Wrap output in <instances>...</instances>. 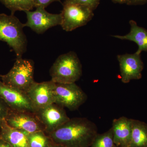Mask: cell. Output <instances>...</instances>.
Wrapping results in <instances>:
<instances>
[{"label":"cell","mask_w":147,"mask_h":147,"mask_svg":"<svg viewBox=\"0 0 147 147\" xmlns=\"http://www.w3.org/2000/svg\"><path fill=\"white\" fill-rule=\"evenodd\" d=\"M96 125L86 118L69 120L49 134L54 143L63 147H90L98 134Z\"/></svg>","instance_id":"obj_1"},{"label":"cell","mask_w":147,"mask_h":147,"mask_svg":"<svg viewBox=\"0 0 147 147\" xmlns=\"http://www.w3.org/2000/svg\"><path fill=\"white\" fill-rule=\"evenodd\" d=\"M24 27L14 14L0 13V40L6 42L13 49L16 58H22L26 51L28 40Z\"/></svg>","instance_id":"obj_2"},{"label":"cell","mask_w":147,"mask_h":147,"mask_svg":"<svg viewBox=\"0 0 147 147\" xmlns=\"http://www.w3.org/2000/svg\"><path fill=\"white\" fill-rule=\"evenodd\" d=\"M50 73L51 81L55 83H75L82 76V65L76 53L69 52L57 58L50 68Z\"/></svg>","instance_id":"obj_3"},{"label":"cell","mask_w":147,"mask_h":147,"mask_svg":"<svg viewBox=\"0 0 147 147\" xmlns=\"http://www.w3.org/2000/svg\"><path fill=\"white\" fill-rule=\"evenodd\" d=\"M34 63L31 60L16 58L8 73L0 75V79L9 86L26 93L34 84Z\"/></svg>","instance_id":"obj_4"},{"label":"cell","mask_w":147,"mask_h":147,"mask_svg":"<svg viewBox=\"0 0 147 147\" xmlns=\"http://www.w3.org/2000/svg\"><path fill=\"white\" fill-rule=\"evenodd\" d=\"M55 103L71 111L79 109L86 101L87 94L75 83H55Z\"/></svg>","instance_id":"obj_5"},{"label":"cell","mask_w":147,"mask_h":147,"mask_svg":"<svg viewBox=\"0 0 147 147\" xmlns=\"http://www.w3.org/2000/svg\"><path fill=\"white\" fill-rule=\"evenodd\" d=\"M94 11L85 6L66 3L63 4L60 26L66 32H71L86 25L94 16Z\"/></svg>","instance_id":"obj_6"},{"label":"cell","mask_w":147,"mask_h":147,"mask_svg":"<svg viewBox=\"0 0 147 147\" xmlns=\"http://www.w3.org/2000/svg\"><path fill=\"white\" fill-rule=\"evenodd\" d=\"M27 21L24 26L28 27L38 34L44 33L52 27L60 26L61 13L54 14L47 12L45 8L36 7L34 11H26Z\"/></svg>","instance_id":"obj_7"},{"label":"cell","mask_w":147,"mask_h":147,"mask_svg":"<svg viewBox=\"0 0 147 147\" xmlns=\"http://www.w3.org/2000/svg\"><path fill=\"white\" fill-rule=\"evenodd\" d=\"M5 121L10 127L28 134L38 131H44L43 125L35 113L9 109Z\"/></svg>","instance_id":"obj_8"},{"label":"cell","mask_w":147,"mask_h":147,"mask_svg":"<svg viewBox=\"0 0 147 147\" xmlns=\"http://www.w3.org/2000/svg\"><path fill=\"white\" fill-rule=\"evenodd\" d=\"M35 113L43 125L44 132L48 135L70 119L63 107L55 103Z\"/></svg>","instance_id":"obj_9"},{"label":"cell","mask_w":147,"mask_h":147,"mask_svg":"<svg viewBox=\"0 0 147 147\" xmlns=\"http://www.w3.org/2000/svg\"><path fill=\"white\" fill-rule=\"evenodd\" d=\"M0 96L10 110L36 112L26 93L5 85L1 80Z\"/></svg>","instance_id":"obj_10"},{"label":"cell","mask_w":147,"mask_h":147,"mask_svg":"<svg viewBox=\"0 0 147 147\" xmlns=\"http://www.w3.org/2000/svg\"><path fill=\"white\" fill-rule=\"evenodd\" d=\"M119 64L122 82L127 84L131 80H138L142 77L144 65L141 54H126L117 56Z\"/></svg>","instance_id":"obj_11"},{"label":"cell","mask_w":147,"mask_h":147,"mask_svg":"<svg viewBox=\"0 0 147 147\" xmlns=\"http://www.w3.org/2000/svg\"><path fill=\"white\" fill-rule=\"evenodd\" d=\"M55 82L51 80L39 83L35 82L27 91V94L36 111L55 103Z\"/></svg>","instance_id":"obj_12"},{"label":"cell","mask_w":147,"mask_h":147,"mask_svg":"<svg viewBox=\"0 0 147 147\" xmlns=\"http://www.w3.org/2000/svg\"><path fill=\"white\" fill-rule=\"evenodd\" d=\"M131 119L122 117L113 120L112 128L116 146L129 147L131 133Z\"/></svg>","instance_id":"obj_13"},{"label":"cell","mask_w":147,"mask_h":147,"mask_svg":"<svg viewBox=\"0 0 147 147\" xmlns=\"http://www.w3.org/2000/svg\"><path fill=\"white\" fill-rule=\"evenodd\" d=\"M130 32L125 35H115L114 37L121 40H126L133 41L137 44L138 50L136 53L141 54L143 51H147V30L146 29L139 27L136 21L130 20Z\"/></svg>","instance_id":"obj_14"},{"label":"cell","mask_w":147,"mask_h":147,"mask_svg":"<svg viewBox=\"0 0 147 147\" xmlns=\"http://www.w3.org/2000/svg\"><path fill=\"white\" fill-rule=\"evenodd\" d=\"M0 136L12 147H30L28 134L9 126L5 121L1 126Z\"/></svg>","instance_id":"obj_15"},{"label":"cell","mask_w":147,"mask_h":147,"mask_svg":"<svg viewBox=\"0 0 147 147\" xmlns=\"http://www.w3.org/2000/svg\"><path fill=\"white\" fill-rule=\"evenodd\" d=\"M129 147H147V124L131 119V133Z\"/></svg>","instance_id":"obj_16"},{"label":"cell","mask_w":147,"mask_h":147,"mask_svg":"<svg viewBox=\"0 0 147 147\" xmlns=\"http://www.w3.org/2000/svg\"><path fill=\"white\" fill-rule=\"evenodd\" d=\"M0 2L13 14L18 11H31L35 7L32 0H0Z\"/></svg>","instance_id":"obj_17"},{"label":"cell","mask_w":147,"mask_h":147,"mask_svg":"<svg viewBox=\"0 0 147 147\" xmlns=\"http://www.w3.org/2000/svg\"><path fill=\"white\" fill-rule=\"evenodd\" d=\"M114 143L112 128L102 134H98L90 147H117Z\"/></svg>","instance_id":"obj_18"},{"label":"cell","mask_w":147,"mask_h":147,"mask_svg":"<svg viewBox=\"0 0 147 147\" xmlns=\"http://www.w3.org/2000/svg\"><path fill=\"white\" fill-rule=\"evenodd\" d=\"M28 138L30 147H49L51 144L50 143V137L48 138L44 131L31 133L28 135Z\"/></svg>","instance_id":"obj_19"},{"label":"cell","mask_w":147,"mask_h":147,"mask_svg":"<svg viewBox=\"0 0 147 147\" xmlns=\"http://www.w3.org/2000/svg\"><path fill=\"white\" fill-rule=\"evenodd\" d=\"M100 1V0H65L64 2L85 6L94 11L97 8Z\"/></svg>","instance_id":"obj_20"},{"label":"cell","mask_w":147,"mask_h":147,"mask_svg":"<svg viewBox=\"0 0 147 147\" xmlns=\"http://www.w3.org/2000/svg\"><path fill=\"white\" fill-rule=\"evenodd\" d=\"M9 110L8 105L0 96V127L5 121Z\"/></svg>","instance_id":"obj_21"},{"label":"cell","mask_w":147,"mask_h":147,"mask_svg":"<svg viewBox=\"0 0 147 147\" xmlns=\"http://www.w3.org/2000/svg\"><path fill=\"white\" fill-rule=\"evenodd\" d=\"M35 5V7H42L46 8L50 4L54 2L59 1L60 0H32Z\"/></svg>","instance_id":"obj_22"},{"label":"cell","mask_w":147,"mask_h":147,"mask_svg":"<svg viewBox=\"0 0 147 147\" xmlns=\"http://www.w3.org/2000/svg\"><path fill=\"white\" fill-rule=\"evenodd\" d=\"M147 3V0H126V4L129 5H143Z\"/></svg>","instance_id":"obj_23"},{"label":"cell","mask_w":147,"mask_h":147,"mask_svg":"<svg viewBox=\"0 0 147 147\" xmlns=\"http://www.w3.org/2000/svg\"><path fill=\"white\" fill-rule=\"evenodd\" d=\"M0 147H12L8 143V142H7L5 140H4L2 139L1 137H0Z\"/></svg>","instance_id":"obj_24"},{"label":"cell","mask_w":147,"mask_h":147,"mask_svg":"<svg viewBox=\"0 0 147 147\" xmlns=\"http://www.w3.org/2000/svg\"><path fill=\"white\" fill-rule=\"evenodd\" d=\"M115 3H118L120 4H126V0H112Z\"/></svg>","instance_id":"obj_25"},{"label":"cell","mask_w":147,"mask_h":147,"mask_svg":"<svg viewBox=\"0 0 147 147\" xmlns=\"http://www.w3.org/2000/svg\"><path fill=\"white\" fill-rule=\"evenodd\" d=\"M54 143V142H53ZM49 147H63L62 146H60L59 145L57 144H55V143H53V144H50V146H49Z\"/></svg>","instance_id":"obj_26"},{"label":"cell","mask_w":147,"mask_h":147,"mask_svg":"<svg viewBox=\"0 0 147 147\" xmlns=\"http://www.w3.org/2000/svg\"><path fill=\"white\" fill-rule=\"evenodd\" d=\"M1 127H0V134H1Z\"/></svg>","instance_id":"obj_27"},{"label":"cell","mask_w":147,"mask_h":147,"mask_svg":"<svg viewBox=\"0 0 147 147\" xmlns=\"http://www.w3.org/2000/svg\"></svg>","instance_id":"obj_28"},{"label":"cell","mask_w":147,"mask_h":147,"mask_svg":"<svg viewBox=\"0 0 147 147\" xmlns=\"http://www.w3.org/2000/svg\"><path fill=\"white\" fill-rule=\"evenodd\" d=\"M0 137H1V136H0Z\"/></svg>","instance_id":"obj_29"},{"label":"cell","mask_w":147,"mask_h":147,"mask_svg":"<svg viewBox=\"0 0 147 147\" xmlns=\"http://www.w3.org/2000/svg\"><path fill=\"white\" fill-rule=\"evenodd\" d=\"M0 80H1V79H0Z\"/></svg>","instance_id":"obj_30"}]
</instances>
